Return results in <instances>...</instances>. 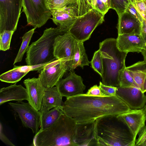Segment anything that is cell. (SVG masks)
<instances>
[{"label": "cell", "instance_id": "cell-27", "mask_svg": "<svg viewBox=\"0 0 146 146\" xmlns=\"http://www.w3.org/2000/svg\"><path fill=\"white\" fill-rule=\"evenodd\" d=\"M35 29V28H34L26 33L23 35L22 37L21 44L14 60L13 64L22 60L24 54L27 52L29 49V44Z\"/></svg>", "mask_w": 146, "mask_h": 146}, {"label": "cell", "instance_id": "cell-21", "mask_svg": "<svg viewBox=\"0 0 146 146\" xmlns=\"http://www.w3.org/2000/svg\"><path fill=\"white\" fill-rule=\"evenodd\" d=\"M62 97L56 86L45 88L39 112H42L54 108L62 107L64 104Z\"/></svg>", "mask_w": 146, "mask_h": 146}, {"label": "cell", "instance_id": "cell-9", "mask_svg": "<svg viewBox=\"0 0 146 146\" xmlns=\"http://www.w3.org/2000/svg\"><path fill=\"white\" fill-rule=\"evenodd\" d=\"M38 78L45 88L56 86L68 70L67 62L56 59L42 65Z\"/></svg>", "mask_w": 146, "mask_h": 146}, {"label": "cell", "instance_id": "cell-32", "mask_svg": "<svg viewBox=\"0 0 146 146\" xmlns=\"http://www.w3.org/2000/svg\"><path fill=\"white\" fill-rule=\"evenodd\" d=\"M71 0H46L47 6L49 10L59 9L68 6Z\"/></svg>", "mask_w": 146, "mask_h": 146}, {"label": "cell", "instance_id": "cell-25", "mask_svg": "<svg viewBox=\"0 0 146 146\" xmlns=\"http://www.w3.org/2000/svg\"><path fill=\"white\" fill-rule=\"evenodd\" d=\"M62 107H57L41 113L40 130L45 129L54 124L64 113Z\"/></svg>", "mask_w": 146, "mask_h": 146}, {"label": "cell", "instance_id": "cell-29", "mask_svg": "<svg viewBox=\"0 0 146 146\" xmlns=\"http://www.w3.org/2000/svg\"><path fill=\"white\" fill-rule=\"evenodd\" d=\"M90 63L92 68L101 77L103 73V63L102 55L99 49L94 53Z\"/></svg>", "mask_w": 146, "mask_h": 146}, {"label": "cell", "instance_id": "cell-23", "mask_svg": "<svg viewBox=\"0 0 146 146\" xmlns=\"http://www.w3.org/2000/svg\"><path fill=\"white\" fill-rule=\"evenodd\" d=\"M14 65L13 68L0 76V80L3 82L10 83H17L29 72L34 70L35 66H17Z\"/></svg>", "mask_w": 146, "mask_h": 146}, {"label": "cell", "instance_id": "cell-15", "mask_svg": "<svg viewBox=\"0 0 146 146\" xmlns=\"http://www.w3.org/2000/svg\"><path fill=\"white\" fill-rule=\"evenodd\" d=\"M117 45L121 52H141L144 49V43L141 34L135 31L129 34L118 35Z\"/></svg>", "mask_w": 146, "mask_h": 146}, {"label": "cell", "instance_id": "cell-30", "mask_svg": "<svg viewBox=\"0 0 146 146\" xmlns=\"http://www.w3.org/2000/svg\"><path fill=\"white\" fill-rule=\"evenodd\" d=\"M13 31L5 30L0 33V49L1 50L5 51L10 48Z\"/></svg>", "mask_w": 146, "mask_h": 146}, {"label": "cell", "instance_id": "cell-17", "mask_svg": "<svg viewBox=\"0 0 146 146\" xmlns=\"http://www.w3.org/2000/svg\"><path fill=\"white\" fill-rule=\"evenodd\" d=\"M119 115L127 124L136 140L139 132L145 125L146 112L144 107L141 109H131Z\"/></svg>", "mask_w": 146, "mask_h": 146}, {"label": "cell", "instance_id": "cell-4", "mask_svg": "<svg viewBox=\"0 0 146 146\" xmlns=\"http://www.w3.org/2000/svg\"><path fill=\"white\" fill-rule=\"evenodd\" d=\"M99 49L103 63L102 82L106 86L120 87L118 72L125 64L127 53L119 49L116 39L114 38H107L100 42Z\"/></svg>", "mask_w": 146, "mask_h": 146}, {"label": "cell", "instance_id": "cell-8", "mask_svg": "<svg viewBox=\"0 0 146 146\" xmlns=\"http://www.w3.org/2000/svg\"><path fill=\"white\" fill-rule=\"evenodd\" d=\"M23 4V0H0V33L16 31Z\"/></svg>", "mask_w": 146, "mask_h": 146}, {"label": "cell", "instance_id": "cell-28", "mask_svg": "<svg viewBox=\"0 0 146 146\" xmlns=\"http://www.w3.org/2000/svg\"><path fill=\"white\" fill-rule=\"evenodd\" d=\"M118 78L120 87H136L139 88L127 70L125 64L119 71Z\"/></svg>", "mask_w": 146, "mask_h": 146}, {"label": "cell", "instance_id": "cell-34", "mask_svg": "<svg viewBox=\"0 0 146 146\" xmlns=\"http://www.w3.org/2000/svg\"><path fill=\"white\" fill-rule=\"evenodd\" d=\"M99 87L102 92L106 96H115L117 88L106 86L100 82Z\"/></svg>", "mask_w": 146, "mask_h": 146}, {"label": "cell", "instance_id": "cell-11", "mask_svg": "<svg viewBox=\"0 0 146 146\" xmlns=\"http://www.w3.org/2000/svg\"><path fill=\"white\" fill-rule=\"evenodd\" d=\"M77 40L69 32L57 36L54 44V55L67 63L73 58Z\"/></svg>", "mask_w": 146, "mask_h": 146}, {"label": "cell", "instance_id": "cell-42", "mask_svg": "<svg viewBox=\"0 0 146 146\" xmlns=\"http://www.w3.org/2000/svg\"><path fill=\"white\" fill-rule=\"evenodd\" d=\"M144 108L146 112V103L145 105V106L144 107Z\"/></svg>", "mask_w": 146, "mask_h": 146}, {"label": "cell", "instance_id": "cell-13", "mask_svg": "<svg viewBox=\"0 0 146 146\" xmlns=\"http://www.w3.org/2000/svg\"><path fill=\"white\" fill-rule=\"evenodd\" d=\"M95 121L77 123L73 137L75 146H98Z\"/></svg>", "mask_w": 146, "mask_h": 146}, {"label": "cell", "instance_id": "cell-39", "mask_svg": "<svg viewBox=\"0 0 146 146\" xmlns=\"http://www.w3.org/2000/svg\"><path fill=\"white\" fill-rule=\"evenodd\" d=\"M0 139L4 143L10 146H15L7 137L3 133V127L1 123L0 124Z\"/></svg>", "mask_w": 146, "mask_h": 146}, {"label": "cell", "instance_id": "cell-18", "mask_svg": "<svg viewBox=\"0 0 146 146\" xmlns=\"http://www.w3.org/2000/svg\"><path fill=\"white\" fill-rule=\"evenodd\" d=\"M52 16L51 19L57 27L68 32L69 29L78 16L70 7L50 10Z\"/></svg>", "mask_w": 146, "mask_h": 146}, {"label": "cell", "instance_id": "cell-10", "mask_svg": "<svg viewBox=\"0 0 146 146\" xmlns=\"http://www.w3.org/2000/svg\"><path fill=\"white\" fill-rule=\"evenodd\" d=\"M9 104L17 113L23 126L31 129L35 134L39 131L41 113L36 110L29 103L22 101Z\"/></svg>", "mask_w": 146, "mask_h": 146}, {"label": "cell", "instance_id": "cell-20", "mask_svg": "<svg viewBox=\"0 0 146 146\" xmlns=\"http://www.w3.org/2000/svg\"><path fill=\"white\" fill-rule=\"evenodd\" d=\"M117 28L118 35L129 34L133 31L141 34V23L134 17L125 12L118 17Z\"/></svg>", "mask_w": 146, "mask_h": 146}, {"label": "cell", "instance_id": "cell-38", "mask_svg": "<svg viewBox=\"0 0 146 146\" xmlns=\"http://www.w3.org/2000/svg\"><path fill=\"white\" fill-rule=\"evenodd\" d=\"M86 94L88 95L97 96H106L102 93L99 86L97 85L91 87Z\"/></svg>", "mask_w": 146, "mask_h": 146}, {"label": "cell", "instance_id": "cell-24", "mask_svg": "<svg viewBox=\"0 0 146 146\" xmlns=\"http://www.w3.org/2000/svg\"><path fill=\"white\" fill-rule=\"evenodd\" d=\"M84 42L77 41L73 58L68 62V70L71 71L78 66L83 69L85 66L90 63L88 60L84 45Z\"/></svg>", "mask_w": 146, "mask_h": 146}, {"label": "cell", "instance_id": "cell-35", "mask_svg": "<svg viewBox=\"0 0 146 146\" xmlns=\"http://www.w3.org/2000/svg\"><path fill=\"white\" fill-rule=\"evenodd\" d=\"M138 134V137L135 140V146H146V125L141 129Z\"/></svg>", "mask_w": 146, "mask_h": 146}, {"label": "cell", "instance_id": "cell-7", "mask_svg": "<svg viewBox=\"0 0 146 146\" xmlns=\"http://www.w3.org/2000/svg\"><path fill=\"white\" fill-rule=\"evenodd\" d=\"M23 11L26 15L27 25L34 28H40L51 18L50 10L46 0H23Z\"/></svg>", "mask_w": 146, "mask_h": 146}, {"label": "cell", "instance_id": "cell-1", "mask_svg": "<svg viewBox=\"0 0 146 146\" xmlns=\"http://www.w3.org/2000/svg\"><path fill=\"white\" fill-rule=\"evenodd\" d=\"M66 115L77 123L94 121L109 115H119L131 110L116 96H97L83 94L66 98L62 106Z\"/></svg>", "mask_w": 146, "mask_h": 146}, {"label": "cell", "instance_id": "cell-40", "mask_svg": "<svg viewBox=\"0 0 146 146\" xmlns=\"http://www.w3.org/2000/svg\"><path fill=\"white\" fill-rule=\"evenodd\" d=\"M141 23V35L144 43V49L146 50V19H143Z\"/></svg>", "mask_w": 146, "mask_h": 146}, {"label": "cell", "instance_id": "cell-31", "mask_svg": "<svg viewBox=\"0 0 146 146\" xmlns=\"http://www.w3.org/2000/svg\"><path fill=\"white\" fill-rule=\"evenodd\" d=\"M130 0H110L111 8L115 11L118 17L125 12Z\"/></svg>", "mask_w": 146, "mask_h": 146}, {"label": "cell", "instance_id": "cell-41", "mask_svg": "<svg viewBox=\"0 0 146 146\" xmlns=\"http://www.w3.org/2000/svg\"><path fill=\"white\" fill-rule=\"evenodd\" d=\"M141 53L143 56L144 60L146 63V50H143Z\"/></svg>", "mask_w": 146, "mask_h": 146}, {"label": "cell", "instance_id": "cell-16", "mask_svg": "<svg viewBox=\"0 0 146 146\" xmlns=\"http://www.w3.org/2000/svg\"><path fill=\"white\" fill-rule=\"evenodd\" d=\"M23 83L28 93V102L36 110L41 109L45 88L39 78H28Z\"/></svg>", "mask_w": 146, "mask_h": 146}, {"label": "cell", "instance_id": "cell-37", "mask_svg": "<svg viewBox=\"0 0 146 146\" xmlns=\"http://www.w3.org/2000/svg\"><path fill=\"white\" fill-rule=\"evenodd\" d=\"M125 12L134 17L141 23L142 22L143 19L133 6L131 1Z\"/></svg>", "mask_w": 146, "mask_h": 146}, {"label": "cell", "instance_id": "cell-3", "mask_svg": "<svg viewBox=\"0 0 146 146\" xmlns=\"http://www.w3.org/2000/svg\"><path fill=\"white\" fill-rule=\"evenodd\" d=\"M77 122L64 113L52 125L39 130L34 136L35 146H75L73 137Z\"/></svg>", "mask_w": 146, "mask_h": 146}, {"label": "cell", "instance_id": "cell-12", "mask_svg": "<svg viewBox=\"0 0 146 146\" xmlns=\"http://www.w3.org/2000/svg\"><path fill=\"white\" fill-rule=\"evenodd\" d=\"M65 78L60 80L56 85L62 97L66 98L84 94L86 86L82 77L74 71Z\"/></svg>", "mask_w": 146, "mask_h": 146}, {"label": "cell", "instance_id": "cell-26", "mask_svg": "<svg viewBox=\"0 0 146 146\" xmlns=\"http://www.w3.org/2000/svg\"><path fill=\"white\" fill-rule=\"evenodd\" d=\"M68 6L73 9L78 17L83 15L93 9L92 0H71Z\"/></svg>", "mask_w": 146, "mask_h": 146}, {"label": "cell", "instance_id": "cell-44", "mask_svg": "<svg viewBox=\"0 0 146 146\" xmlns=\"http://www.w3.org/2000/svg\"><path fill=\"white\" fill-rule=\"evenodd\" d=\"M131 0V1H132V0Z\"/></svg>", "mask_w": 146, "mask_h": 146}, {"label": "cell", "instance_id": "cell-6", "mask_svg": "<svg viewBox=\"0 0 146 146\" xmlns=\"http://www.w3.org/2000/svg\"><path fill=\"white\" fill-rule=\"evenodd\" d=\"M104 15L95 9L77 17L68 32L77 41L88 40L94 30L104 21Z\"/></svg>", "mask_w": 146, "mask_h": 146}, {"label": "cell", "instance_id": "cell-2", "mask_svg": "<svg viewBox=\"0 0 146 146\" xmlns=\"http://www.w3.org/2000/svg\"><path fill=\"white\" fill-rule=\"evenodd\" d=\"M98 146H135V140L119 115H109L95 120Z\"/></svg>", "mask_w": 146, "mask_h": 146}, {"label": "cell", "instance_id": "cell-22", "mask_svg": "<svg viewBox=\"0 0 146 146\" xmlns=\"http://www.w3.org/2000/svg\"><path fill=\"white\" fill-rule=\"evenodd\" d=\"M126 68L142 92H146V63L139 61Z\"/></svg>", "mask_w": 146, "mask_h": 146}, {"label": "cell", "instance_id": "cell-36", "mask_svg": "<svg viewBox=\"0 0 146 146\" xmlns=\"http://www.w3.org/2000/svg\"><path fill=\"white\" fill-rule=\"evenodd\" d=\"M93 9L98 11L105 15L110 9L101 0H92Z\"/></svg>", "mask_w": 146, "mask_h": 146}, {"label": "cell", "instance_id": "cell-43", "mask_svg": "<svg viewBox=\"0 0 146 146\" xmlns=\"http://www.w3.org/2000/svg\"><path fill=\"white\" fill-rule=\"evenodd\" d=\"M144 1L145 2V3L146 4V0H144Z\"/></svg>", "mask_w": 146, "mask_h": 146}, {"label": "cell", "instance_id": "cell-5", "mask_svg": "<svg viewBox=\"0 0 146 146\" xmlns=\"http://www.w3.org/2000/svg\"><path fill=\"white\" fill-rule=\"evenodd\" d=\"M67 32L57 27L45 30L42 36L29 46L25 59L27 65H43L56 59L54 55L55 39L58 35Z\"/></svg>", "mask_w": 146, "mask_h": 146}, {"label": "cell", "instance_id": "cell-19", "mask_svg": "<svg viewBox=\"0 0 146 146\" xmlns=\"http://www.w3.org/2000/svg\"><path fill=\"white\" fill-rule=\"evenodd\" d=\"M28 96L26 88L16 83L0 90V105L6 102L16 101L21 102L25 100L28 101Z\"/></svg>", "mask_w": 146, "mask_h": 146}, {"label": "cell", "instance_id": "cell-33", "mask_svg": "<svg viewBox=\"0 0 146 146\" xmlns=\"http://www.w3.org/2000/svg\"><path fill=\"white\" fill-rule=\"evenodd\" d=\"M131 1L143 19H146V4L144 0Z\"/></svg>", "mask_w": 146, "mask_h": 146}, {"label": "cell", "instance_id": "cell-14", "mask_svg": "<svg viewBox=\"0 0 146 146\" xmlns=\"http://www.w3.org/2000/svg\"><path fill=\"white\" fill-rule=\"evenodd\" d=\"M116 95L131 109H142L146 103V96L139 88L136 87H117Z\"/></svg>", "mask_w": 146, "mask_h": 146}]
</instances>
